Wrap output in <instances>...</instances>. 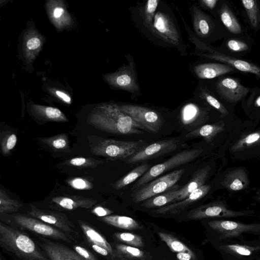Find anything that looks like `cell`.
Listing matches in <instances>:
<instances>
[{
    "label": "cell",
    "instance_id": "obj_1",
    "mask_svg": "<svg viewBox=\"0 0 260 260\" xmlns=\"http://www.w3.org/2000/svg\"><path fill=\"white\" fill-rule=\"evenodd\" d=\"M88 122L96 128L118 135L141 134L142 127L122 112L119 106L108 105L91 115Z\"/></svg>",
    "mask_w": 260,
    "mask_h": 260
},
{
    "label": "cell",
    "instance_id": "obj_2",
    "mask_svg": "<svg viewBox=\"0 0 260 260\" xmlns=\"http://www.w3.org/2000/svg\"><path fill=\"white\" fill-rule=\"evenodd\" d=\"M0 244L23 260H50L28 236L2 222Z\"/></svg>",
    "mask_w": 260,
    "mask_h": 260
},
{
    "label": "cell",
    "instance_id": "obj_3",
    "mask_svg": "<svg viewBox=\"0 0 260 260\" xmlns=\"http://www.w3.org/2000/svg\"><path fill=\"white\" fill-rule=\"evenodd\" d=\"M146 145L143 140L127 141L101 138L93 147L92 153L112 160H126Z\"/></svg>",
    "mask_w": 260,
    "mask_h": 260
},
{
    "label": "cell",
    "instance_id": "obj_4",
    "mask_svg": "<svg viewBox=\"0 0 260 260\" xmlns=\"http://www.w3.org/2000/svg\"><path fill=\"white\" fill-rule=\"evenodd\" d=\"M203 151V150L200 148L184 150L173 155L166 161L151 167L135 183L132 189L134 191L161 174L193 161L198 157Z\"/></svg>",
    "mask_w": 260,
    "mask_h": 260
},
{
    "label": "cell",
    "instance_id": "obj_5",
    "mask_svg": "<svg viewBox=\"0 0 260 260\" xmlns=\"http://www.w3.org/2000/svg\"><path fill=\"white\" fill-rule=\"evenodd\" d=\"M208 224L221 241L234 239L243 240L241 238H243L245 234L260 235V222L246 223L219 219L209 221Z\"/></svg>",
    "mask_w": 260,
    "mask_h": 260
},
{
    "label": "cell",
    "instance_id": "obj_6",
    "mask_svg": "<svg viewBox=\"0 0 260 260\" xmlns=\"http://www.w3.org/2000/svg\"><path fill=\"white\" fill-rule=\"evenodd\" d=\"M184 26L188 32L190 41L197 47L204 51L202 56L219 61L240 71L253 74L260 78V67L250 62L227 55L210 48L197 38L185 23Z\"/></svg>",
    "mask_w": 260,
    "mask_h": 260
},
{
    "label": "cell",
    "instance_id": "obj_7",
    "mask_svg": "<svg viewBox=\"0 0 260 260\" xmlns=\"http://www.w3.org/2000/svg\"><path fill=\"white\" fill-rule=\"evenodd\" d=\"M184 170L174 171L147 183L133 191L132 199L135 203L144 201L172 188L181 178Z\"/></svg>",
    "mask_w": 260,
    "mask_h": 260
},
{
    "label": "cell",
    "instance_id": "obj_8",
    "mask_svg": "<svg viewBox=\"0 0 260 260\" xmlns=\"http://www.w3.org/2000/svg\"><path fill=\"white\" fill-rule=\"evenodd\" d=\"M218 249L224 260H260V243L258 241L234 242L222 241Z\"/></svg>",
    "mask_w": 260,
    "mask_h": 260
},
{
    "label": "cell",
    "instance_id": "obj_9",
    "mask_svg": "<svg viewBox=\"0 0 260 260\" xmlns=\"http://www.w3.org/2000/svg\"><path fill=\"white\" fill-rule=\"evenodd\" d=\"M13 218L21 228L41 236L67 242L74 240L73 236L36 218L22 214H14Z\"/></svg>",
    "mask_w": 260,
    "mask_h": 260
},
{
    "label": "cell",
    "instance_id": "obj_10",
    "mask_svg": "<svg viewBox=\"0 0 260 260\" xmlns=\"http://www.w3.org/2000/svg\"><path fill=\"white\" fill-rule=\"evenodd\" d=\"M119 107L146 131L155 134L160 130L162 121L159 114L154 111L131 104L121 105Z\"/></svg>",
    "mask_w": 260,
    "mask_h": 260
},
{
    "label": "cell",
    "instance_id": "obj_11",
    "mask_svg": "<svg viewBox=\"0 0 260 260\" xmlns=\"http://www.w3.org/2000/svg\"><path fill=\"white\" fill-rule=\"evenodd\" d=\"M252 211H235L229 208L222 202H214L196 208L190 211L187 217L190 219H201L213 217H236L252 216Z\"/></svg>",
    "mask_w": 260,
    "mask_h": 260
},
{
    "label": "cell",
    "instance_id": "obj_12",
    "mask_svg": "<svg viewBox=\"0 0 260 260\" xmlns=\"http://www.w3.org/2000/svg\"><path fill=\"white\" fill-rule=\"evenodd\" d=\"M179 144L178 140L171 139L145 145L137 153L126 159L125 162L127 164H135L162 156L175 151Z\"/></svg>",
    "mask_w": 260,
    "mask_h": 260
},
{
    "label": "cell",
    "instance_id": "obj_13",
    "mask_svg": "<svg viewBox=\"0 0 260 260\" xmlns=\"http://www.w3.org/2000/svg\"><path fill=\"white\" fill-rule=\"evenodd\" d=\"M28 214L32 217L59 229L69 235H77L74 224L63 213L41 209L34 205H31L30 210L28 212Z\"/></svg>",
    "mask_w": 260,
    "mask_h": 260
},
{
    "label": "cell",
    "instance_id": "obj_14",
    "mask_svg": "<svg viewBox=\"0 0 260 260\" xmlns=\"http://www.w3.org/2000/svg\"><path fill=\"white\" fill-rule=\"evenodd\" d=\"M108 81L116 87L131 93L139 92V86L133 60L108 77Z\"/></svg>",
    "mask_w": 260,
    "mask_h": 260
},
{
    "label": "cell",
    "instance_id": "obj_15",
    "mask_svg": "<svg viewBox=\"0 0 260 260\" xmlns=\"http://www.w3.org/2000/svg\"><path fill=\"white\" fill-rule=\"evenodd\" d=\"M152 30L166 42L178 45L180 36L172 20L166 13L159 12L155 14Z\"/></svg>",
    "mask_w": 260,
    "mask_h": 260
},
{
    "label": "cell",
    "instance_id": "obj_16",
    "mask_svg": "<svg viewBox=\"0 0 260 260\" xmlns=\"http://www.w3.org/2000/svg\"><path fill=\"white\" fill-rule=\"evenodd\" d=\"M216 87L219 94L226 101L236 103L240 101L249 91L236 79L226 77L219 80Z\"/></svg>",
    "mask_w": 260,
    "mask_h": 260
},
{
    "label": "cell",
    "instance_id": "obj_17",
    "mask_svg": "<svg viewBox=\"0 0 260 260\" xmlns=\"http://www.w3.org/2000/svg\"><path fill=\"white\" fill-rule=\"evenodd\" d=\"M211 188L210 185H204L192 192L184 199L168 204L152 211L156 214L179 213L191 204L205 196Z\"/></svg>",
    "mask_w": 260,
    "mask_h": 260
},
{
    "label": "cell",
    "instance_id": "obj_18",
    "mask_svg": "<svg viewBox=\"0 0 260 260\" xmlns=\"http://www.w3.org/2000/svg\"><path fill=\"white\" fill-rule=\"evenodd\" d=\"M40 246L50 260H85L75 250L59 243L44 239Z\"/></svg>",
    "mask_w": 260,
    "mask_h": 260
},
{
    "label": "cell",
    "instance_id": "obj_19",
    "mask_svg": "<svg viewBox=\"0 0 260 260\" xmlns=\"http://www.w3.org/2000/svg\"><path fill=\"white\" fill-rule=\"evenodd\" d=\"M249 184V179L246 170L238 167L229 171L220 182L221 185L226 189L237 191L245 189Z\"/></svg>",
    "mask_w": 260,
    "mask_h": 260
},
{
    "label": "cell",
    "instance_id": "obj_20",
    "mask_svg": "<svg viewBox=\"0 0 260 260\" xmlns=\"http://www.w3.org/2000/svg\"><path fill=\"white\" fill-rule=\"evenodd\" d=\"M51 202L60 208L73 210L79 208L90 209L97 201L80 196H62L53 198Z\"/></svg>",
    "mask_w": 260,
    "mask_h": 260
},
{
    "label": "cell",
    "instance_id": "obj_21",
    "mask_svg": "<svg viewBox=\"0 0 260 260\" xmlns=\"http://www.w3.org/2000/svg\"><path fill=\"white\" fill-rule=\"evenodd\" d=\"M80 226L89 242L94 243L107 250L113 260H122L121 255L112 248L106 239L86 222L78 220Z\"/></svg>",
    "mask_w": 260,
    "mask_h": 260
},
{
    "label": "cell",
    "instance_id": "obj_22",
    "mask_svg": "<svg viewBox=\"0 0 260 260\" xmlns=\"http://www.w3.org/2000/svg\"><path fill=\"white\" fill-rule=\"evenodd\" d=\"M234 68L228 64L220 63H206L194 67L193 71L201 79H212L233 72Z\"/></svg>",
    "mask_w": 260,
    "mask_h": 260
},
{
    "label": "cell",
    "instance_id": "obj_23",
    "mask_svg": "<svg viewBox=\"0 0 260 260\" xmlns=\"http://www.w3.org/2000/svg\"><path fill=\"white\" fill-rule=\"evenodd\" d=\"M210 170V167L207 166L197 171L190 181L179 189V196L175 202L184 199L192 192L204 185L208 177Z\"/></svg>",
    "mask_w": 260,
    "mask_h": 260
},
{
    "label": "cell",
    "instance_id": "obj_24",
    "mask_svg": "<svg viewBox=\"0 0 260 260\" xmlns=\"http://www.w3.org/2000/svg\"><path fill=\"white\" fill-rule=\"evenodd\" d=\"M192 25L198 36L206 38L210 35L213 24L210 18L196 6L191 8Z\"/></svg>",
    "mask_w": 260,
    "mask_h": 260
},
{
    "label": "cell",
    "instance_id": "obj_25",
    "mask_svg": "<svg viewBox=\"0 0 260 260\" xmlns=\"http://www.w3.org/2000/svg\"><path fill=\"white\" fill-rule=\"evenodd\" d=\"M178 189L176 186L173 187L169 190L144 201L142 205L147 208H151L163 207L169 203L175 202L179 196V189Z\"/></svg>",
    "mask_w": 260,
    "mask_h": 260
},
{
    "label": "cell",
    "instance_id": "obj_26",
    "mask_svg": "<svg viewBox=\"0 0 260 260\" xmlns=\"http://www.w3.org/2000/svg\"><path fill=\"white\" fill-rule=\"evenodd\" d=\"M224 130V124L218 122L211 124H205L196 128L186 135V138L202 137L207 142H211L215 136Z\"/></svg>",
    "mask_w": 260,
    "mask_h": 260
},
{
    "label": "cell",
    "instance_id": "obj_27",
    "mask_svg": "<svg viewBox=\"0 0 260 260\" xmlns=\"http://www.w3.org/2000/svg\"><path fill=\"white\" fill-rule=\"evenodd\" d=\"M101 221L115 227L128 230H137L142 229V226L133 218L118 215H110L100 217Z\"/></svg>",
    "mask_w": 260,
    "mask_h": 260
},
{
    "label": "cell",
    "instance_id": "obj_28",
    "mask_svg": "<svg viewBox=\"0 0 260 260\" xmlns=\"http://www.w3.org/2000/svg\"><path fill=\"white\" fill-rule=\"evenodd\" d=\"M150 166L151 165L147 162L143 163L137 166L113 183V187L116 190L124 188L138 178L142 177L150 168Z\"/></svg>",
    "mask_w": 260,
    "mask_h": 260
},
{
    "label": "cell",
    "instance_id": "obj_29",
    "mask_svg": "<svg viewBox=\"0 0 260 260\" xmlns=\"http://www.w3.org/2000/svg\"><path fill=\"white\" fill-rule=\"evenodd\" d=\"M219 14L223 25L230 32L239 34L241 32V26L229 6L223 3L220 7Z\"/></svg>",
    "mask_w": 260,
    "mask_h": 260
},
{
    "label": "cell",
    "instance_id": "obj_30",
    "mask_svg": "<svg viewBox=\"0 0 260 260\" xmlns=\"http://www.w3.org/2000/svg\"><path fill=\"white\" fill-rule=\"evenodd\" d=\"M158 235L174 252H185L194 255L186 245L172 235L164 232H158Z\"/></svg>",
    "mask_w": 260,
    "mask_h": 260
},
{
    "label": "cell",
    "instance_id": "obj_31",
    "mask_svg": "<svg viewBox=\"0 0 260 260\" xmlns=\"http://www.w3.org/2000/svg\"><path fill=\"white\" fill-rule=\"evenodd\" d=\"M242 3L251 26L253 29H256L258 26L260 20L259 8L257 2L254 0H243Z\"/></svg>",
    "mask_w": 260,
    "mask_h": 260
},
{
    "label": "cell",
    "instance_id": "obj_32",
    "mask_svg": "<svg viewBox=\"0 0 260 260\" xmlns=\"http://www.w3.org/2000/svg\"><path fill=\"white\" fill-rule=\"evenodd\" d=\"M36 113L44 120L54 121H66L67 119L57 108L50 107H37Z\"/></svg>",
    "mask_w": 260,
    "mask_h": 260
},
{
    "label": "cell",
    "instance_id": "obj_33",
    "mask_svg": "<svg viewBox=\"0 0 260 260\" xmlns=\"http://www.w3.org/2000/svg\"><path fill=\"white\" fill-rule=\"evenodd\" d=\"M22 204L18 201L11 199L5 191L0 190L1 213H15L21 207Z\"/></svg>",
    "mask_w": 260,
    "mask_h": 260
},
{
    "label": "cell",
    "instance_id": "obj_34",
    "mask_svg": "<svg viewBox=\"0 0 260 260\" xmlns=\"http://www.w3.org/2000/svg\"><path fill=\"white\" fill-rule=\"evenodd\" d=\"M260 143V132H255L242 137L232 147L233 152H237Z\"/></svg>",
    "mask_w": 260,
    "mask_h": 260
},
{
    "label": "cell",
    "instance_id": "obj_35",
    "mask_svg": "<svg viewBox=\"0 0 260 260\" xmlns=\"http://www.w3.org/2000/svg\"><path fill=\"white\" fill-rule=\"evenodd\" d=\"M158 0H149L144 6L142 18L144 25L149 30H152L154 17L157 8Z\"/></svg>",
    "mask_w": 260,
    "mask_h": 260
},
{
    "label": "cell",
    "instance_id": "obj_36",
    "mask_svg": "<svg viewBox=\"0 0 260 260\" xmlns=\"http://www.w3.org/2000/svg\"><path fill=\"white\" fill-rule=\"evenodd\" d=\"M45 144L55 150H62L69 147V140L66 134H62L53 137L41 139Z\"/></svg>",
    "mask_w": 260,
    "mask_h": 260
},
{
    "label": "cell",
    "instance_id": "obj_37",
    "mask_svg": "<svg viewBox=\"0 0 260 260\" xmlns=\"http://www.w3.org/2000/svg\"><path fill=\"white\" fill-rule=\"evenodd\" d=\"M198 107L192 104L185 105L181 111V121L184 125H189L193 123L199 116Z\"/></svg>",
    "mask_w": 260,
    "mask_h": 260
},
{
    "label": "cell",
    "instance_id": "obj_38",
    "mask_svg": "<svg viewBox=\"0 0 260 260\" xmlns=\"http://www.w3.org/2000/svg\"><path fill=\"white\" fill-rule=\"evenodd\" d=\"M115 237L125 244L134 247H141L144 246L142 238L138 235L130 233H116Z\"/></svg>",
    "mask_w": 260,
    "mask_h": 260
},
{
    "label": "cell",
    "instance_id": "obj_39",
    "mask_svg": "<svg viewBox=\"0 0 260 260\" xmlns=\"http://www.w3.org/2000/svg\"><path fill=\"white\" fill-rule=\"evenodd\" d=\"M104 162L98 159L83 157H74L67 160L65 164L69 166L84 168H95Z\"/></svg>",
    "mask_w": 260,
    "mask_h": 260
},
{
    "label": "cell",
    "instance_id": "obj_40",
    "mask_svg": "<svg viewBox=\"0 0 260 260\" xmlns=\"http://www.w3.org/2000/svg\"><path fill=\"white\" fill-rule=\"evenodd\" d=\"M116 250L121 255L129 258H140L144 256V252L140 249L130 245L117 244Z\"/></svg>",
    "mask_w": 260,
    "mask_h": 260
},
{
    "label": "cell",
    "instance_id": "obj_41",
    "mask_svg": "<svg viewBox=\"0 0 260 260\" xmlns=\"http://www.w3.org/2000/svg\"><path fill=\"white\" fill-rule=\"evenodd\" d=\"M202 97L210 106L217 110L222 115H226L228 114L229 112L224 105L212 95L207 92L204 91L202 93Z\"/></svg>",
    "mask_w": 260,
    "mask_h": 260
},
{
    "label": "cell",
    "instance_id": "obj_42",
    "mask_svg": "<svg viewBox=\"0 0 260 260\" xmlns=\"http://www.w3.org/2000/svg\"><path fill=\"white\" fill-rule=\"evenodd\" d=\"M72 188L78 190H88L92 188V184L87 179L82 177H75L67 181Z\"/></svg>",
    "mask_w": 260,
    "mask_h": 260
},
{
    "label": "cell",
    "instance_id": "obj_43",
    "mask_svg": "<svg viewBox=\"0 0 260 260\" xmlns=\"http://www.w3.org/2000/svg\"><path fill=\"white\" fill-rule=\"evenodd\" d=\"M17 136L14 134L7 135L1 140V148L4 154H8L15 146Z\"/></svg>",
    "mask_w": 260,
    "mask_h": 260
},
{
    "label": "cell",
    "instance_id": "obj_44",
    "mask_svg": "<svg viewBox=\"0 0 260 260\" xmlns=\"http://www.w3.org/2000/svg\"><path fill=\"white\" fill-rule=\"evenodd\" d=\"M226 45L228 48L233 52L245 51L249 49V47L246 43L237 39L229 40Z\"/></svg>",
    "mask_w": 260,
    "mask_h": 260
},
{
    "label": "cell",
    "instance_id": "obj_45",
    "mask_svg": "<svg viewBox=\"0 0 260 260\" xmlns=\"http://www.w3.org/2000/svg\"><path fill=\"white\" fill-rule=\"evenodd\" d=\"M73 248L77 253L85 260H98L94 254L82 246L76 245L73 246Z\"/></svg>",
    "mask_w": 260,
    "mask_h": 260
},
{
    "label": "cell",
    "instance_id": "obj_46",
    "mask_svg": "<svg viewBox=\"0 0 260 260\" xmlns=\"http://www.w3.org/2000/svg\"><path fill=\"white\" fill-rule=\"evenodd\" d=\"M91 212L99 217H103L110 215L113 211L102 206H97L92 210Z\"/></svg>",
    "mask_w": 260,
    "mask_h": 260
},
{
    "label": "cell",
    "instance_id": "obj_47",
    "mask_svg": "<svg viewBox=\"0 0 260 260\" xmlns=\"http://www.w3.org/2000/svg\"><path fill=\"white\" fill-rule=\"evenodd\" d=\"M89 243L90 244L92 248L97 253L103 256H108L111 260H113L112 255L107 250L94 243L90 242Z\"/></svg>",
    "mask_w": 260,
    "mask_h": 260
},
{
    "label": "cell",
    "instance_id": "obj_48",
    "mask_svg": "<svg viewBox=\"0 0 260 260\" xmlns=\"http://www.w3.org/2000/svg\"><path fill=\"white\" fill-rule=\"evenodd\" d=\"M41 45V41L38 38L34 37L28 40L26 46L29 50H35L38 48Z\"/></svg>",
    "mask_w": 260,
    "mask_h": 260
},
{
    "label": "cell",
    "instance_id": "obj_49",
    "mask_svg": "<svg viewBox=\"0 0 260 260\" xmlns=\"http://www.w3.org/2000/svg\"><path fill=\"white\" fill-rule=\"evenodd\" d=\"M176 256L179 260H194L196 257L195 255L185 252H178Z\"/></svg>",
    "mask_w": 260,
    "mask_h": 260
},
{
    "label": "cell",
    "instance_id": "obj_50",
    "mask_svg": "<svg viewBox=\"0 0 260 260\" xmlns=\"http://www.w3.org/2000/svg\"><path fill=\"white\" fill-rule=\"evenodd\" d=\"M217 0H202L200 2L204 7L212 10L215 7Z\"/></svg>",
    "mask_w": 260,
    "mask_h": 260
},
{
    "label": "cell",
    "instance_id": "obj_51",
    "mask_svg": "<svg viewBox=\"0 0 260 260\" xmlns=\"http://www.w3.org/2000/svg\"><path fill=\"white\" fill-rule=\"evenodd\" d=\"M56 95L61 99L64 102L70 104L71 102V98L69 96H68L67 94L60 91H56Z\"/></svg>",
    "mask_w": 260,
    "mask_h": 260
},
{
    "label": "cell",
    "instance_id": "obj_52",
    "mask_svg": "<svg viewBox=\"0 0 260 260\" xmlns=\"http://www.w3.org/2000/svg\"><path fill=\"white\" fill-rule=\"evenodd\" d=\"M64 9L62 8H56L53 12V15L55 18L59 17L63 13Z\"/></svg>",
    "mask_w": 260,
    "mask_h": 260
},
{
    "label": "cell",
    "instance_id": "obj_53",
    "mask_svg": "<svg viewBox=\"0 0 260 260\" xmlns=\"http://www.w3.org/2000/svg\"><path fill=\"white\" fill-rule=\"evenodd\" d=\"M255 105L260 107V96H259L255 101Z\"/></svg>",
    "mask_w": 260,
    "mask_h": 260
},
{
    "label": "cell",
    "instance_id": "obj_54",
    "mask_svg": "<svg viewBox=\"0 0 260 260\" xmlns=\"http://www.w3.org/2000/svg\"><path fill=\"white\" fill-rule=\"evenodd\" d=\"M256 201L260 202V195L256 196L254 198Z\"/></svg>",
    "mask_w": 260,
    "mask_h": 260
},
{
    "label": "cell",
    "instance_id": "obj_55",
    "mask_svg": "<svg viewBox=\"0 0 260 260\" xmlns=\"http://www.w3.org/2000/svg\"><path fill=\"white\" fill-rule=\"evenodd\" d=\"M258 241H259V242L260 243V239H259V240H258Z\"/></svg>",
    "mask_w": 260,
    "mask_h": 260
}]
</instances>
